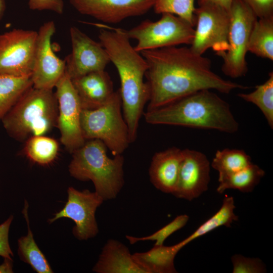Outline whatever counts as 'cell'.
<instances>
[{
  "instance_id": "obj_1",
  "label": "cell",
  "mask_w": 273,
  "mask_h": 273,
  "mask_svg": "<svg viewBox=\"0 0 273 273\" xmlns=\"http://www.w3.org/2000/svg\"><path fill=\"white\" fill-rule=\"evenodd\" d=\"M140 53L148 65L145 76L150 92L147 110L201 90L229 94L235 89L248 88L215 73L211 60L190 47L171 46Z\"/></svg>"
},
{
  "instance_id": "obj_2",
  "label": "cell",
  "mask_w": 273,
  "mask_h": 273,
  "mask_svg": "<svg viewBox=\"0 0 273 273\" xmlns=\"http://www.w3.org/2000/svg\"><path fill=\"white\" fill-rule=\"evenodd\" d=\"M96 25L100 28L98 35L100 42L119 76V90L123 115L132 143L137 138L139 121L144 114L145 105L149 100V88L144 80L147 63L141 53L131 46L125 29L105 24Z\"/></svg>"
},
{
  "instance_id": "obj_3",
  "label": "cell",
  "mask_w": 273,
  "mask_h": 273,
  "mask_svg": "<svg viewBox=\"0 0 273 273\" xmlns=\"http://www.w3.org/2000/svg\"><path fill=\"white\" fill-rule=\"evenodd\" d=\"M146 121L152 124L214 129L233 133L239 124L229 104L210 89L195 92L165 106L147 110Z\"/></svg>"
},
{
  "instance_id": "obj_4",
  "label": "cell",
  "mask_w": 273,
  "mask_h": 273,
  "mask_svg": "<svg viewBox=\"0 0 273 273\" xmlns=\"http://www.w3.org/2000/svg\"><path fill=\"white\" fill-rule=\"evenodd\" d=\"M106 149L102 141L88 140L72 153L68 167L71 176L75 179L92 180L95 192L104 200L115 199L124 183L123 156L117 155L110 158Z\"/></svg>"
},
{
  "instance_id": "obj_5",
  "label": "cell",
  "mask_w": 273,
  "mask_h": 273,
  "mask_svg": "<svg viewBox=\"0 0 273 273\" xmlns=\"http://www.w3.org/2000/svg\"><path fill=\"white\" fill-rule=\"evenodd\" d=\"M58 104L53 89H29L2 120L11 138L25 141L33 135H44L57 126Z\"/></svg>"
},
{
  "instance_id": "obj_6",
  "label": "cell",
  "mask_w": 273,
  "mask_h": 273,
  "mask_svg": "<svg viewBox=\"0 0 273 273\" xmlns=\"http://www.w3.org/2000/svg\"><path fill=\"white\" fill-rule=\"evenodd\" d=\"M121 109L118 89L103 106L93 110L82 109L81 113V128L84 139L102 141L114 156L122 154L130 143Z\"/></svg>"
},
{
  "instance_id": "obj_7",
  "label": "cell",
  "mask_w": 273,
  "mask_h": 273,
  "mask_svg": "<svg viewBox=\"0 0 273 273\" xmlns=\"http://www.w3.org/2000/svg\"><path fill=\"white\" fill-rule=\"evenodd\" d=\"M156 21L145 20L128 30L130 39L137 41L133 47L141 53L180 44L191 45L194 37V27L184 19L172 14L163 13Z\"/></svg>"
},
{
  "instance_id": "obj_8",
  "label": "cell",
  "mask_w": 273,
  "mask_h": 273,
  "mask_svg": "<svg viewBox=\"0 0 273 273\" xmlns=\"http://www.w3.org/2000/svg\"><path fill=\"white\" fill-rule=\"evenodd\" d=\"M230 14L229 49L221 57L223 59L221 70L225 75L236 78L247 72L246 56L249 38L258 18L242 0H233Z\"/></svg>"
},
{
  "instance_id": "obj_9",
  "label": "cell",
  "mask_w": 273,
  "mask_h": 273,
  "mask_svg": "<svg viewBox=\"0 0 273 273\" xmlns=\"http://www.w3.org/2000/svg\"><path fill=\"white\" fill-rule=\"evenodd\" d=\"M198 5L195 10L196 27L190 48L201 55L211 48L221 57L229 49L230 12L212 4Z\"/></svg>"
},
{
  "instance_id": "obj_10",
  "label": "cell",
  "mask_w": 273,
  "mask_h": 273,
  "mask_svg": "<svg viewBox=\"0 0 273 273\" xmlns=\"http://www.w3.org/2000/svg\"><path fill=\"white\" fill-rule=\"evenodd\" d=\"M37 31L15 28L0 34V75H31Z\"/></svg>"
},
{
  "instance_id": "obj_11",
  "label": "cell",
  "mask_w": 273,
  "mask_h": 273,
  "mask_svg": "<svg viewBox=\"0 0 273 273\" xmlns=\"http://www.w3.org/2000/svg\"><path fill=\"white\" fill-rule=\"evenodd\" d=\"M55 87L58 104L57 127L60 132L61 142L72 154L86 141L81 128L82 107L71 79L66 72Z\"/></svg>"
},
{
  "instance_id": "obj_12",
  "label": "cell",
  "mask_w": 273,
  "mask_h": 273,
  "mask_svg": "<svg viewBox=\"0 0 273 273\" xmlns=\"http://www.w3.org/2000/svg\"><path fill=\"white\" fill-rule=\"evenodd\" d=\"M67 194V201L63 209L48 222L51 223L60 218H70L75 223L72 233L76 239L86 240L95 237L99 232L96 211L104 200L95 191H80L72 187L68 188Z\"/></svg>"
},
{
  "instance_id": "obj_13",
  "label": "cell",
  "mask_w": 273,
  "mask_h": 273,
  "mask_svg": "<svg viewBox=\"0 0 273 273\" xmlns=\"http://www.w3.org/2000/svg\"><path fill=\"white\" fill-rule=\"evenodd\" d=\"M55 32L53 21L44 23L37 31L31 75L35 88L53 89L65 72V59L58 57L52 49V39Z\"/></svg>"
},
{
  "instance_id": "obj_14",
  "label": "cell",
  "mask_w": 273,
  "mask_h": 273,
  "mask_svg": "<svg viewBox=\"0 0 273 273\" xmlns=\"http://www.w3.org/2000/svg\"><path fill=\"white\" fill-rule=\"evenodd\" d=\"M69 33L72 51L65 61V72L70 78L105 70L110 60L101 43L93 40L76 26H71Z\"/></svg>"
},
{
  "instance_id": "obj_15",
  "label": "cell",
  "mask_w": 273,
  "mask_h": 273,
  "mask_svg": "<svg viewBox=\"0 0 273 273\" xmlns=\"http://www.w3.org/2000/svg\"><path fill=\"white\" fill-rule=\"evenodd\" d=\"M210 163L203 153L189 149L183 150L175 188V197L189 201L207 191L210 181Z\"/></svg>"
},
{
  "instance_id": "obj_16",
  "label": "cell",
  "mask_w": 273,
  "mask_h": 273,
  "mask_svg": "<svg viewBox=\"0 0 273 273\" xmlns=\"http://www.w3.org/2000/svg\"><path fill=\"white\" fill-rule=\"evenodd\" d=\"M156 0H69L79 13L104 23L117 24L124 19L147 13Z\"/></svg>"
},
{
  "instance_id": "obj_17",
  "label": "cell",
  "mask_w": 273,
  "mask_h": 273,
  "mask_svg": "<svg viewBox=\"0 0 273 273\" xmlns=\"http://www.w3.org/2000/svg\"><path fill=\"white\" fill-rule=\"evenodd\" d=\"M71 80L82 109L100 107L107 102L114 92L113 82L105 70L90 72Z\"/></svg>"
},
{
  "instance_id": "obj_18",
  "label": "cell",
  "mask_w": 273,
  "mask_h": 273,
  "mask_svg": "<svg viewBox=\"0 0 273 273\" xmlns=\"http://www.w3.org/2000/svg\"><path fill=\"white\" fill-rule=\"evenodd\" d=\"M183 150L176 147L156 153L152 157L149 174L151 183L159 191L172 194L178 178Z\"/></svg>"
},
{
  "instance_id": "obj_19",
  "label": "cell",
  "mask_w": 273,
  "mask_h": 273,
  "mask_svg": "<svg viewBox=\"0 0 273 273\" xmlns=\"http://www.w3.org/2000/svg\"><path fill=\"white\" fill-rule=\"evenodd\" d=\"M93 270L97 273H146L134 261L127 246L114 239L105 244Z\"/></svg>"
},
{
  "instance_id": "obj_20",
  "label": "cell",
  "mask_w": 273,
  "mask_h": 273,
  "mask_svg": "<svg viewBox=\"0 0 273 273\" xmlns=\"http://www.w3.org/2000/svg\"><path fill=\"white\" fill-rule=\"evenodd\" d=\"M183 248L179 242L169 246L154 245L146 252L132 255L134 261L146 273H176L174 259Z\"/></svg>"
},
{
  "instance_id": "obj_21",
  "label": "cell",
  "mask_w": 273,
  "mask_h": 273,
  "mask_svg": "<svg viewBox=\"0 0 273 273\" xmlns=\"http://www.w3.org/2000/svg\"><path fill=\"white\" fill-rule=\"evenodd\" d=\"M28 208V204L25 200L22 213L26 221L28 232L27 235L22 236L18 240V254L20 259L29 264L36 272H53L48 261L34 239L29 225Z\"/></svg>"
},
{
  "instance_id": "obj_22",
  "label": "cell",
  "mask_w": 273,
  "mask_h": 273,
  "mask_svg": "<svg viewBox=\"0 0 273 273\" xmlns=\"http://www.w3.org/2000/svg\"><path fill=\"white\" fill-rule=\"evenodd\" d=\"M248 50L257 56L273 60V16L256 20L250 34Z\"/></svg>"
},
{
  "instance_id": "obj_23",
  "label": "cell",
  "mask_w": 273,
  "mask_h": 273,
  "mask_svg": "<svg viewBox=\"0 0 273 273\" xmlns=\"http://www.w3.org/2000/svg\"><path fill=\"white\" fill-rule=\"evenodd\" d=\"M32 86L30 76L0 75V120Z\"/></svg>"
},
{
  "instance_id": "obj_24",
  "label": "cell",
  "mask_w": 273,
  "mask_h": 273,
  "mask_svg": "<svg viewBox=\"0 0 273 273\" xmlns=\"http://www.w3.org/2000/svg\"><path fill=\"white\" fill-rule=\"evenodd\" d=\"M251 158L244 150L225 148L217 150L211 163L218 172V182L225 177L247 167L252 164Z\"/></svg>"
},
{
  "instance_id": "obj_25",
  "label": "cell",
  "mask_w": 273,
  "mask_h": 273,
  "mask_svg": "<svg viewBox=\"0 0 273 273\" xmlns=\"http://www.w3.org/2000/svg\"><path fill=\"white\" fill-rule=\"evenodd\" d=\"M236 207L233 197L226 196L219 209L203 223L191 235L180 242L184 247L192 241L222 226L231 227L234 221H238V216L234 210Z\"/></svg>"
},
{
  "instance_id": "obj_26",
  "label": "cell",
  "mask_w": 273,
  "mask_h": 273,
  "mask_svg": "<svg viewBox=\"0 0 273 273\" xmlns=\"http://www.w3.org/2000/svg\"><path fill=\"white\" fill-rule=\"evenodd\" d=\"M264 175L265 171L262 168L252 163L219 181L216 191L222 194L226 190L234 189L243 193L251 192Z\"/></svg>"
},
{
  "instance_id": "obj_27",
  "label": "cell",
  "mask_w": 273,
  "mask_h": 273,
  "mask_svg": "<svg viewBox=\"0 0 273 273\" xmlns=\"http://www.w3.org/2000/svg\"><path fill=\"white\" fill-rule=\"evenodd\" d=\"M59 149L56 140L44 135H33L25 141L24 152L31 161L47 165L55 160Z\"/></svg>"
},
{
  "instance_id": "obj_28",
  "label": "cell",
  "mask_w": 273,
  "mask_h": 273,
  "mask_svg": "<svg viewBox=\"0 0 273 273\" xmlns=\"http://www.w3.org/2000/svg\"><path fill=\"white\" fill-rule=\"evenodd\" d=\"M238 96L243 100L255 105L261 111L269 126L273 128V72H269L268 79L256 86L250 93H240Z\"/></svg>"
},
{
  "instance_id": "obj_29",
  "label": "cell",
  "mask_w": 273,
  "mask_h": 273,
  "mask_svg": "<svg viewBox=\"0 0 273 273\" xmlns=\"http://www.w3.org/2000/svg\"><path fill=\"white\" fill-rule=\"evenodd\" d=\"M194 2L195 0H156L153 8L156 14L175 15L194 27L196 25Z\"/></svg>"
},
{
  "instance_id": "obj_30",
  "label": "cell",
  "mask_w": 273,
  "mask_h": 273,
  "mask_svg": "<svg viewBox=\"0 0 273 273\" xmlns=\"http://www.w3.org/2000/svg\"><path fill=\"white\" fill-rule=\"evenodd\" d=\"M189 219V216L187 214L179 215L169 223L150 235L143 237L126 235V238L131 244L140 241H155L154 245H162L168 237L184 227Z\"/></svg>"
},
{
  "instance_id": "obj_31",
  "label": "cell",
  "mask_w": 273,
  "mask_h": 273,
  "mask_svg": "<svg viewBox=\"0 0 273 273\" xmlns=\"http://www.w3.org/2000/svg\"><path fill=\"white\" fill-rule=\"evenodd\" d=\"M233 273H264L266 267L258 258L245 257L241 254H234L231 257Z\"/></svg>"
},
{
  "instance_id": "obj_32",
  "label": "cell",
  "mask_w": 273,
  "mask_h": 273,
  "mask_svg": "<svg viewBox=\"0 0 273 273\" xmlns=\"http://www.w3.org/2000/svg\"><path fill=\"white\" fill-rule=\"evenodd\" d=\"M13 219V216L11 215L0 224V256L11 260H12L13 253L9 244V233Z\"/></svg>"
},
{
  "instance_id": "obj_33",
  "label": "cell",
  "mask_w": 273,
  "mask_h": 273,
  "mask_svg": "<svg viewBox=\"0 0 273 273\" xmlns=\"http://www.w3.org/2000/svg\"><path fill=\"white\" fill-rule=\"evenodd\" d=\"M28 6L32 10H48L60 15L64 9L63 0H28Z\"/></svg>"
},
{
  "instance_id": "obj_34",
  "label": "cell",
  "mask_w": 273,
  "mask_h": 273,
  "mask_svg": "<svg viewBox=\"0 0 273 273\" xmlns=\"http://www.w3.org/2000/svg\"><path fill=\"white\" fill-rule=\"evenodd\" d=\"M258 18L273 16V0H242Z\"/></svg>"
},
{
  "instance_id": "obj_35",
  "label": "cell",
  "mask_w": 273,
  "mask_h": 273,
  "mask_svg": "<svg viewBox=\"0 0 273 273\" xmlns=\"http://www.w3.org/2000/svg\"><path fill=\"white\" fill-rule=\"evenodd\" d=\"M233 0H198V4L208 3L217 5L230 12Z\"/></svg>"
},
{
  "instance_id": "obj_36",
  "label": "cell",
  "mask_w": 273,
  "mask_h": 273,
  "mask_svg": "<svg viewBox=\"0 0 273 273\" xmlns=\"http://www.w3.org/2000/svg\"><path fill=\"white\" fill-rule=\"evenodd\" d=\"M13 270V260L4 259V262L0 265V273H12Z\"/></svg>"
},
{
  "instance_id": "obj_37",
  "label": "cell",
  "mask_w": 273,
  "mask_h": 273,
  "mask_svg": "<svg viewBox=\"0 0 273 273\" xmlns=\"http://www.w3.org/2000/svg\"><path fill=\"white\" fill-rule=\"evenodd\" d=\"M6 5L5 0H0V20L2 19L5 10Z\"/></svg>"
}]
</instances>
